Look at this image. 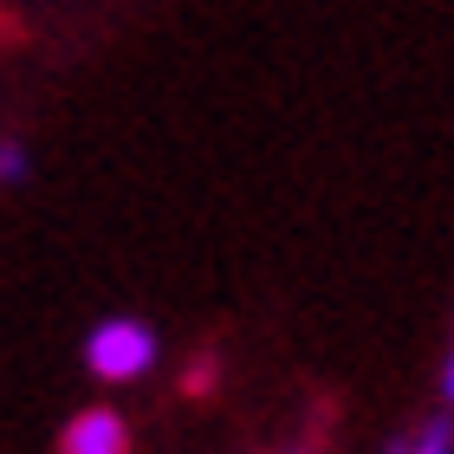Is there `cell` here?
<instances>
[{
	"label": "cell",
	"mask_w": 454,
	"mask_h": 454,
	"mask_svg": "<svg viewBox=\"0 0 454 454\" xmlns=\"http://www.w3.org/2000/svg\"><path fill=\"white\" fill-rule=\"evenodd\" d=\"M182 389H189V396H208L215 389V357H195V370L182 377Z\"/></svg>",
	"instance_id": "cell-5"
},
{
	"label": "cell",
	"mask_w": 454,
	"mask_h": 454,
	"mask_svg": "<svg viewBox=\"0 0 454 454\" xmlns=\"http://www.w3.org/2000/svg\"><path fill=\"white\" fill-rule=\"evenodd\" d=\"M0 182H27V150L13 137H0Z\"/></svg>",
	"instance_id": "cell-4"
},
{
	"label": "cell",
	"mask_w": 454,
	"mask_h": 454,
	"mask_svg": "<svg viewBox=\"0 0 454 454\" xmlns=\"http://www.w3.org/2000/svg\"><path fill=\"white\" fill-rule=\"evenodd\" d=\"M85 364H91L98 383H137L156 364V332L143 318H105L85 338Z\"/></svg>",
	"instance_id": "cell-1"
},
{
	"label": "cell",
	"mask_w": 454,
	"mask_h": 454,
	"mask_svg": "<svg viewBox=\"0 0 454 454\" xmlns=\"http://www.w3.org/2000/svg\"><path fill=\"white\" fill-rule=\"evenodd\" d=\"M383 454H403V442H389V448H383Z\"/></svg>",
	"instance_id": "cell-8"
},
{
	"label": "cell",
	"mask_w": 454,
	"mask_h": 454,
	"mask_svg": "<svg viewBox=\"0 0 454 454\" xmlns=\"http://www.w3.org/2000/svg\"><path fill=\"white\" fill-rule=\"evenodd\" d=\"M59 454H130V428L117 409H78L59 435Z\"/></svg>",
	"instance_id": "cell-2"
},
{
	"label": "cell",
	"mask_w": 454,
	"mask_h": 454,
	"mask_svg": "<svg viewBox=\"0 0 454 454\" xmlns=\"http://www.w3.org/2000/svg\"><path fill=\"white\" fill-rule=\"evenodd\" d=\"M442 389H448V403H454V357H448V377H442Z\"/></svg>",
	"instance_id": "cell-6"
},
{
	"label": "cell",
	"mask_w": 454,
	"mask_h": 454,
	"mask_svg": "<svg viewBox=\"0 0 454 454\" xmlns=\"http://www.w3.org/2000/svg\"><path fill=\"white\" fill-rule=\"evenodd\" d=\"M0 33H13V20H7V13H0Z\"/></svg>",
	"instance_id": "cell-7"
},
{
	"label": "cell",
	"mask_w": 454,
	"mask_h": 454,
	"mask_svg": "<svg viewBox=\"0 0 454 454\" xmlns=\"http://www.w3.org/2000/svg\"><path fill=\"white\" fill-rule=\"evenodd\" d=\"M403 454H454V422H422L403 442Z\"/></svg>",
	"instance_id": "cell-3"
}]
</instances>
